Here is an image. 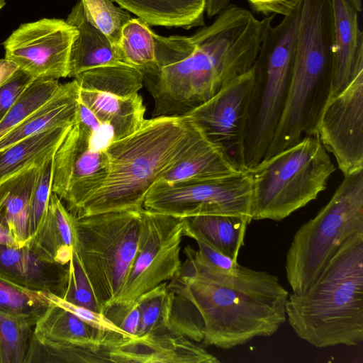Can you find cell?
I'll return each mask as SVG.
<instances>
[{
  "mask_svg": "<svg viewBox=\"0 0 363 363\" xmlns=\"http://www.w3.org/2000/svg\"><path fill=\"white\" fill-rule=\"evenodd\" d=\"M6 4V0H0V10L4 7Z\"/></svg>",
  "mask_w": 363,
  "mask_h": 363,
  "instance_id": "cell-47",
  "label": "cell"
},
{
  "mask_svg": "<svg viewBox=\"0 0 363 363\" xmlns=\"http://www.w3.org/2000/svg\"><path fill=\"white\" fill-rule=\"evenodd\" d=\"M79 94L75 79L60 84L52 98L0 138V151L50 129L72 126L76 121Z\"/></svg>",
  "mask_w": 363,
  "mask_h": 363,
  "instance_id": "cell-19",
  "label": "cell"
},
{
  "mask_svg": "<svg viewBox=\"0 0 363 363\" xmlns=\"http://www.w3.org/2000/svg\"><path fill=\"white\" fill-rule=\"evenodd\" d=\"M18 69V66L6 58L0 59V86Z\"/></svg>",
  "mask_w": 363,
  "mask_h": 363,
  "instance_id": "cell-44",
  "label": "cell"
},
{
  "mask_svg": "<svg viewBox=\"0 0 363 363\" xmlns=\"http://www.w3.org/2000/svg\"><path fill=\"white\" fill-rule=\"evenodd\" d=\"M363 232V169L345 175L330 201L296 232L286 256L292 292L306 291L339 247Z\"/></svg>",
  "mask_w": 363,
  "mask_h": 363,
  "instance_id": "cell-7",
  "label": "cell"
},
{
  "mask_svg": "<svg viewBox=\"0 0 363 363\" xmlns=\"http://www.w3.org/2000/svg\"><path fill=\"white\" fill-rule=\"evenodd\" d=\"M318 135L344 176L363 169V69L329 100Z\"/></svg>",
  "mask_w": 363,
  "mask_h": 363,
  "instance_id": "cell-14",
  "label": "cell"
},
{
  "mask_svg": "<svg viewBox=\"0 0 363 363\" xmlns=\"http://www.w3.org/2000/svg\"><path fill=\"white\" fill-rule=\"evenodd\" d=\"M33 326L0 310V363H24Z\"/></svg>",
  "mask_w": 363,
  "mask_h": 363,
  "instance_id": "cell-33",
  "label": "cell"
},
{
  "mask_svg": "<svg viewBox=\"0 0 363 363\" xmlns=\"http://www.w3.org/2000/svg\"><path fill=\"white\" fill-rule=\"evenodd\" d=\"M39 166L28 167L0 183V218L19 247L30 241V205Z\"/></svg>",
  "mask_w": 363,
  "mask_h": 363,
  "instance_id": "cell-22",
  "label": "cell"
},
{
  "mask_svg": "<svg viewBox=\"0 0 363 363\" xmlns=\"http://www.w3.org/2000/svg\"><path fill=\"white\" fill-rule=\"evenodd\" d=\"M332 5L334 68L330 99L363 69V33L359 28L358 12L348 0H332Z\"/></svg>",
  "mask_w": 363,
  "mask_h": 363,
  "instance_id": "cell-17",
  "label": "cell"
},
{
  "mask_svg": "<svg viewBox=\"0 0 363 363\" xmlns=\"http://www.w3.org/2000/svg\"><path fill=\"white\" fill-rule=\"evenodd\" d=\"M87 18L109 40L117 52L123 26L133 18L112 0H80ZM118 54V53H117Z\"/></svg>",
  "mask_w": 363,
  "mask_h": 363,
  "instance_id": "cell-35",
  "label": "cell"
},
{
  "mask_svg": "<svg viewBox=\"0 0 363 363\" xmlns=\"http://www.w3.org/2000/svg\"><path fill=\"white\" fill-rule=\"evenodd\" d=\"M33 334L45 345H74L88 348L104 354L125 337L121 335L98 330L69 311L50 303L38 317Z\"/></svg>",
  "mask_w": 363,
  "mask_h": 363,
  "instance_id": "cell-16",
  "label": "cell"
},
{
  "mask_svg": "<svg viewBox=\"0 0 363 363\" xmlns=\"http://www.w3.org/2000/svg\"><path fill=\"white\" fill-rule=\"evenodd\" d=\"M203 136L186 116L145 119L135 132L108 145L109 169L105 182L72 214L143 208L150 187Z\"/></svg>",
  "mask_w": 363,
  "mask_h": 363,
  "instance_id": "cell-3",
  "label": "cell"
},
{
  "mask_svg": "<svg viewBox=\"0 0 363 363\" xmlns=\"http://www.w3.org/2000/svg\"><path fill=\"white\" fill-rule=\"evenodd\" d=\"M229 4L230 0H206L205 12L208 18H212L220 13Z\"/></svg>",
  "mask_w": 363,
  "mask_h": 363,
  "instance_id": "cell-43",
  "label": "cell"
},
{
  "mask_svg": "<svg viewBox=\"0 0 363 363\" xmlns=\"http://www.w3.org/2000/svg\"><path fill=\"white\" fill-rule=\"evenodd\" d=\"M104 314L130 335L137 337L140 319V312L137 302L127 306L112 304Z\"/></svg>",
  "mask_w": 363,
  "mask_h": 363,
  "instance_id": "cell-40",
  "label": "cell"
},
{
  "mask_svg": "<svg viewBox=\"0 0 363 363\" xmlns=\"http://www.w3.org/2000/svg\"><path fill=\"white\" fill-rule=\"evenodd\" d=\"M0 274L28 289L62 297L67 264L45 259L28 245L20 247L0 245Z\"/></svg>",
  "mask_w": 363,
  "mask_h": 363,
  "instance_id": "cell-18",
  "label": "cell"
},
{
  "mask_svg": "<svg viewBox=\"0 0 363 363\" xmlns=\"http://www.w3.org/2000/svg\"><path fill=\"white\" fill-rule=\"evenodd\" d=\"M94 135L75 121L52 157L51 191L72 213L103 185L108 173V153L98 146Z\"/></svg>",
  "mask_w": 363,
  "mask_h": 363,
  "instance_id": "cell-11",
  "label": "cell"
},
{
  "mask_svg": "<svg viewBox=\"0 0 363 363\" xmlns=\"http://www.w3.org/2000/svg\"><path fill=\"white\" fill-rule=\"evenodd\" d=\"M45 296L50 303L56 305L69 311L82 321L98 330L108 333L121 335L127 338H134L117 326L104 313L73 304L50 292L45 291Z\"/></svg>",
  "mask_w": 363,
  "mask_h": 363,
  "instance_id": "cell-38",
  "label": "cell"
},
{
  "mask_svg": "<svg viewBox=\"0 0 363 363\" xmlns=\"http://www.w3.org/2000/svg\"><path fill=\"white\" fill-rule=\"evenodd\" d=\"M298 0L277 26L268 28L252 66L254 82L245 141L246 169L264 157L283 112L292 72Z\"/></svg>",
  "mask_w": 363,
  "mask_h": 363,
  "instance_id": "cell-8",
  "label": "cell"
},
{
  "mask_svg": "<svg viewBox=\"0 0 363 363\" xmlns=\"http://www.w3.org/2000/svg\"><path fill=\"white\" fill-rule=\"evenodd\" d=\"M150 26L186 30L204 26L206 0H112Z\"/></svg>",
  "mask_w": 363,
  "mask_h": 363,
  "instance_id": "cell-25",
  "label": "cell"
},
{
  "mask_svg": "<svg viewBox=\"0 0 363 363\" xmlns=\"http://www.w3.org/2000/svg\"><path fill=\"white\" fill-rule=\"evenodd\" d=\"M66 22L77 30L69 52L68 77L74 78L92 68L123 63L108 38L87 18L80 0Z\"/></svg>",
  "mask_w": 363,
  "mask_h": 363,
  "instance_id": "cell-20",
  "label": "cell"
},
{
  "mask_svg": "<svg viewBox=\"0 0 363 363\" xmlns=\"http://www.w3.org/2000/svg\"><path fill=\"white\" fill-rule=\"evenodd\" d=\"M80 89L99 91L119 96L138 94L143 86V73L138 68L119 63L92 68L77 75Z\"/></svg>",
  "mask_w": 363,
  "mask_h": 363,
  "instance_id": "cell-28",
  "label": "cell"
},
{
  "mask_svg": "<svg viewBox=\"0 0 363 363\" xmlns=\"http://www.w3.org/2000/svg\"><path fill=\"white\" fill-rule=\"evenodd\" d=\"M289 325L310 345L357 346L363 341V232L350 237L304 292L289 294Z\"/></svg>",
  "mask_w": 363,
  "mask_h": 363,
  "instance_id": "cell-4",
  "label": "cell"
},
{
  "mask_svg": "<svg viewBox=\"0 0 363 363\" xmlns=\"http://www.w3.org/2000/svg\"><path fill=\"white\" fill-rule=\"evenodd\" d=\"M115 363H218L196 342L172 331L126 338L108 352Z\"/></svg>",
  "mask_w": 363,
  "mask_h": 363,
  "instance_id": "cell-15",
  "label": "cell"
},
{
  "mask_svg": "<svg viewBox=\"0 0 363 363\" xmlns=\"http://www.w3.org/2000/svg\"><path fill=\"white\" fill-rule=\"evenodd\" d=\"M275 15L262 20L235 4L191 36L153 32L155 62L142 71L152 117L184 116L253 66Z\"/></svg>",
  "mask_w": 363,
  "mask_h": 363,
  "instance_id": "cell-2",
  "label": "cell"
},
{
  "mask_svg": "<svg viewBox=\"0 0 363 363\" xmlns=\"http://www.w3.org/2000/svg\"><path fill=\"white\" fill-rule=\"evenodd\" d=\"M38 255L65 265L74 251L72 215L62 200L51 191L46 218L27 244Z\"/></svg>",
  "mask_w": 363,
  "mask_h": 363,
  "instance_id": "cell-23",
  "label": "cell"
},
{
  "mask_svg": "<svg viewBox=\"0 0 363 363\" xmlns=\"http://www.w3.org/2000/svg\"><path fill=\"white\" fill-rule=\"evenodd\" d=\"M182 220L184 236L201 240L235 261H238L247 226L252 221L240 215H203Z\"/></svg>",
  "mask_w": 363,
  "mask_h": 363,
  "instance_id": "cell-24",
  "label": "cell"
},
{
  "mask_svg": "<svg viewBox=\"0 0 363 363\" xmlns=\"http://www.w3.org/2000/svg\"><path fill=\"white\" fill-rule=\"evenodd\" d=\"M252 180L247 170L211 179L167 183L156 182L147 191L143 208L186 218L203 215L251 217Z\"/></svg>",
  "mask_w": 363,
  "mask_h": 363,
  "instance_id": "cell-9",
  "label": "cell"
},
{
  "mask_svg": "<svg viewBox=\"0 0 363 363\" xmlns=\"http://www.w3.org/2000/svg\"><path fill=\"white\" fill-rule=\"evenodd\" d=\"M184 223L181 218L143 208L137 253L113 304L130 306L145 292L172 280L179 272Z\"/></svg>",
  "mask_w": 363,
  "mask_h": 363,
  "instance_id": "cell-10",
  "label": "cell"
},
{
  "mask_svg": "<svg viewBox=\"0 0 363 363\" xmlns=\"http://www.w3.org/2000/svg\"><path fill=\"white\" fill-rule=\"evenodd\" d=\"M45 292L28 289L0 274V310L34 325L50 305Z\"/></svg>",
  "mask_w": 363,
  "mask_h": 363,
  "instance_id": "cell-30",
  "label": "cell"
},
{
  "mask_svg": "<svg viewBox=\"0 0 363 363\" xmlns=\"http://www.w3.org/2000/svg\"><path fill=\"white\" fill-rule=\"evenodd\" d=\"M195 241L198 245L199 256L211 269L222 273L231 274L239 264L238 261L215 250L206 242L199 240Z\"/></svg>",
  "mask_w": 363,
  "mask_h": 363,
  "instance_id": "cell-41",
  "label": "cell"
},
{
  "mask_svg": "<svg viewBox=\"0 0 363 363\" xmlns=\"http://www.w3.org/2000/svg\"><path fill=\"white\" fill-rule=\"evenodd\" d=\"M57 79H36L24 90L0 122V138L52 98L58 90Z\"/></svg>",
  "mask_w": 363,
  "mask_h": 363,
  "instance_id": "cell-32",
  "label": "cell"
},
{
  "mask_svg": "<svg viewBox=\"0 0 363 363\" xmlns=\"http://www.w3.org/2000/svg\"><path fill=\"white\" fill-rule=\"evenodd\" d=\"M350 4L357 10L358 13L362 11V0H348Z\"/></svg>",
  "mask_w": 363,
  "mask_h": 363,
  "instance_id": "cell-46",
  "label": "cell"
},
{
  "mask_svg": "<svg viewBox=\"0 0 363 363\" xmlns=\"http://www.w3.org/2000/svg\"><path fill=\"white\" fill-rule=\"evenodd\" d=\"M0 245H5L11 247H20L13 236L11 235L9 228L4 224L0 218Z\"/></svg>",
  "mask_w": 363,
  "mask_h": 363,
  "instance_id": "cell-45",
  "label": "cell"
},
{
  "mask_svg": "<svg viewBox=\"0 0 363 363\" xmlns=\"http://www.w3.org/2000/svg\"><path fill=\"white\" fill-rule=\"evenodd\" d=\"M298 0H247L250 8L257 13L266 16L269 14H289L295 8Z\"/></svg>",
  "mask_w": 363,
  "mask_h": 363,
  "instance_id": "cell-42",
  "label": "cell"
},
{
  "mask_svg": "<svg viewBox=\"0 0 363 363\" xmlns=\"http://www.w3.org/2000/svg\"><path fill=\"white\" fill-rule=\"evenodd\" d=\"M77 29L66 21L42 18L21 24L4 42L5 58L36 79L67 77Z\"/></svg>",
  "mask_w": 363,
  "mask_h": 363,
  "instance_id": "cell-13",
  "label": "cell"
},
{
  "mask_svg": "<svg viewBox=\"0 0 363 363\" xmlns=\"http://www.w3.org/2000/svg\"><path fill=\"white\" fill-rule=\"evenodd\" d=\"M143 208L72 214L74 250L101 313L120 296L137 253Z\"/></svg>",
  "mask_w": 363,
  "mask_h": 363,
  "instance_id": "cell-6",
  "label": "cell"
},
{
  "mask_svg": "<svg viewBox=\"0 0 363 363\" xmlns=\"http://www.w3.org/2000/svg\"><path fill=\"white\" fill-rule=\"evenodd\" d=\"M108 362L102 354L74 345H45L31 336L24 363H100Z\"/></svg>",
  "mask_w": 363,
  "mask_h": 363,
  "instance_id": "cell-34",
  "label": "cell"
},
{
  "mask_svg": "<svg viewBox=\"0 0 363 363\" xmlns=\"http://www.w3.org/2000/svg\"><path fill=\"white\" fill-rule=\"evenodd\" d=\"M52 157L45 160L38 168L30 205V240L41 227L47 216L51 193Z\"/></svg>",
  "mask_w": 363,
  "mask_h": 363,
  "instance_id": "cell-37",
  "label": "cell"
},
{
  "mask_svg": "<svg viewBox=\"0 0 363 363\" xmlns=\"http://www.w3.org/2000/svg\"><path fill=\"white\" fill-rule=\"evenodd\" d=\"M241 172L204 135L193 150L160 180L169 184L198 182L230 176Z\"/></svg>",
  "mask_w": 363,
  "mask_h": 363,
  "instance_id": "cell-26",
  "label": "cell"
},
{
  "mask_svg": "<svg viewBox=\"0 0 363 363\" xmlns=\"http://www.w3.org/2000/svg\"><path fill=\"white\" fill-rule=\"evenodd\" d=\"M247 170L252 220L281 221L315 200L335 167L318 135H310Z\"/></svg>",
  "mask_w": 363,
  "mask_h": 363,
  "instance_id": "cell-5",
  "label": "cell"
},
{
  "mask_svg": "<svg viewBox=\"0 0 363 363\" xmlns=\"http://www.w3.org/2000/svg\"><path fill=\"white\" fill-rule=\"evenodd\" d=\"M184 254L179 273L167 281L174 333L228 350L272 336L286 321L289 293L277 276L240 264L225 274L209 267L190 245Z\"/></svg>",
  "mask_w": 363,
  "mask_h": 363,
  "instance_id": "cell-1",
  "label": "cell"
},
{
  "mask_svg": "<svg viewBox=\"0 0 363 363\" xmlns=\"http://www.w3.org/2000/svg\"><path fill=\"white\" fill-rule=\"evenodd\" d=\"M117 53L121 62L141 72L155 62L153 31L138 18H132L123 28Z\"/></svg>",
  "mask_w": 363,
  "mask_h": 363,
  "instance_id": "cell-29",
  "label": "cell"
},
{
  "mask_svg": "<svg viewBox=\"0 0 363 363\" xmlns=\"http://www.w3.org/2000/svg\"><path fill=\"white\" fill-rule=\"evenodd\" d=\"M35 79L18 69L0 86V122L17 99Z\"/></svg>",
  "mask_w": 363,
  "mask_h": 363,
  "instance_id": "cell-39",
  "label": "cell"
},
{
  "mask_svg": "<svg viewBox=\"0 0 363 363\" xmlns=\"http://www.w3.org/2000/svg\"><path fill=\"white\" fill-rule=\"evenodd\" d=\"M70 128L50 129L0 151V183L28 167L39 166L52 157Z\"/></svg>",
  "mask_w": 363,
  "mask_h": 363,
  "instance_id": "cell-27",
  "label": "cell"
},
{
  "mask_svg": "<svg viewBox=\"0 0 363 363\" xmlns=\"http://www.w3.org/2000/svg\"><path fill=\"white\" fill-rule=\"evenodd\" d=\"M79 101L101 123L113 129V141L133 133L145 120V106L138 93L119 96L79 88Z\"/></svg>",
  "mask_w": 363,
  "mask_h": 363,
  "instance_id": "cell-21",
  "label": "cell"
},
{
  "mask_svg": "<svg viewBox=\"0 0 363 363\" xmlns=\"http://www.w3.org/2000/svg\"><path fill=\"white\" fill-rule=\"evenodd\" d=\"M135 302L140 312L137 337L172 331L169 318L172 296L167 288V282L142 294Z\"/></svg>",
  "mask_w": 363,
  "mask_h": 363,
  "instance_id": "cell-31",
  "label": "cell"
},
{
  "mask_svg": "<svg viewBox=\"0 0 363 363\" xmlns=\"http://www.w3.org/2000/svg\"><path fill=\"white\" fill-rule=\"evenodd\" d=\"M254 82L252 67L186 116L238 169L245 171V141Z\"/></svg>",
  "mask_w": 363,
  "mask_h": 363,
  "instance_id": "cell-12",
  "label": "cell"
},
{
  "mask_svg": "<svg viewBox=\"0 0 363 363\" xmlns=\"http://www.w3.org/2000/svg\"><path fill=\"white\" fill-rule=\"evenodd\" d=\"M61 298L73 304L101 313L90 283L74 250L67 263L65 289Z\"/></svg>",
  "mask_w": 363,
  "mask_h": 363,
  "instance_id": "cell-36",
  "label": "cell"
}]
</instances>
